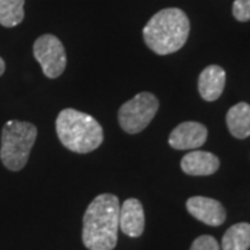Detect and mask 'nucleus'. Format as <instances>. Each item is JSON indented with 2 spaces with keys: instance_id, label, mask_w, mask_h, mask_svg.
I'll use <instances>...</instances> for the list:
<instances>
[{
  "instance_id": "nucleus-9",
  "label": "nucleus",
  "mask_w": 250,
  "mask_h": 250,
  "mask_svg": "<svg viewBox=\"0 0 250 250\" xmlns=\"http://www.w3.org/2000/svg\"><path fill=\"white\" fill-rule=\"evenodd\" d=\"M120 229L131 238L141 236L145 231V211L138 199H126L120 206Z\"/></svg>"
},
{
  "instance_id": "nucleus-3",
  "label": "nucleus",
  "mask_w": 250,
  "mask_h": 250,
  "mask_svg": "<svg viewBox=\"0 0 250 250\" xmlns=\"http://www.w3.org/2000/svg\"><path fill=\"white\" fill-rule=\"evenodd\" d=\"M60 142L71 152L89 153L103 142V128L98 120L74 108H64L56 120Z\"/></svg>"
},
{
  "instance_id": "nucleus-11",
  "label": "nucleus",
  "mask_w": 250,
  "mask_h": 250,
  "mask_svg": "<svg viewBox=\"0 0 250 250\" xmlns=\"http://www.w3.org/2000/svg\"><path fill=\"white\" fill-rule=\"evenodd\" d=\"M225 80L227 75L224 68L220 65H208L199 75L197 88L200 96L205 99L206 102H214L223 95L225 88Z\"/></svg>"
},
{
  "instance_id": "nucleus-2",
  "label": "nucleus",
  "mask_w": 250,
  "mask_h": 250,
  "mask_svg": "<svg viewBox=\"0 0 250 250\" xmlns=\"http://www.w3.org/2000/svg\"><path fill=\"white\" fill-rule=\"evenodd\" d=\"M190 31L188 16L181 9L170 7L156 13L143 28V39L156 54L178 52L187 43Z\"/></svg>"
},
{
  "instance_id": "nucleus-13",
  "label": "nucleus",
  "mask_w": 250,
  "mask_h": 250,
  "mask_svg": "<svg viewBox=\"0 0 250 250\" xmlns=\"http://www.w3.org/2000/svg\"><path fill=\"white\" fill-rule=\"evenodd\" d=\"M223 250H249L250 224L238 223L228 228L221 241Z\"/></svg>"
},
{
  "instance_id": "nucleus-8",
  "label": "nucleus",
  "mask_w": 250,
  "mask_h": 250,
  "mask_svg": "<svg viewBox=\"0 0 250 250\" xmlns=\"http://www.w3.org/2000/svg\"><path fill=\"white\" fill-rule=\"evenodd\" d=\"M187 208L189 214L210 227H218L225 221L227 211L224 206L211 197L193 196L188 199Z\"/></svg>"
},
{
  "instance_id": "nucleus-6",
  "label": "nucleus",
  "mask_w": 250,
  "mask_h": 250,
  "mask_svg": "<svg viewBox=\"0 0 250 250\" xmlns=\"http://www.w3.org/2000/svg\"><path fill=\"white\" fill-rule=\"evenodd\" d=\"M34 57L41 64L42 71L47 78L60 77L67 65L65 49L62 41L50 34L36 39L34 43Z\"/></svg>"
},
{
  "instance_id": "nucleus-4",
  "label": "nucleus",
  "mask_w": 250,
  "mask_h": 250,
  "mask_svg": "<svg viewBox=\"0 0 250 250\" xmlns=\"http://www.w3.org/2000/svg\"><path fill=\"white\" fill-rule=\"evenodd\" d=\"M38 136L34 124L10 120L1 129L0 160L10 171H20L25 167L29 153Z\"/></svg>"
},
{
  "instance_id": "nucleus-15",
  "label": "nucleus",
  "mask_w": 250,
  "mask_h": 250,
  "mask_svg": "<svg viewBox=\"0 0 250 250\" xmlns=\"http://www.w3.org/2000/svg\"><path fill=\"white\" fill-rule=\"evenodd\" d=\"M232 13L233 17L241 22L250 21V0H235Z\"/></svg>"
},
{
  "instance_id": "nucleus-14",
  "label": "nucleus",
  "mask_w": 250,
  "mask_h": 250,
  "mask_svg": "<svg viewBox=\"0 0 250 250\" xmlns=\"http://www.w3.org/2000/svg\"><path fill=\"white\" fill-rule=\"evenodd\" d=\"M25 0H0V25L13 28L24 20Z\"/></svg>"
},
{
  "instance_id": "nucleus-12",
  "label": "nucleus",
  "mask_w": 250,
  "mask_h": 250,
  "mask_svg": "<svg viewBox=\"0 0 250 250\" xmlns=\"http://www.w3.org/2000/svg\"><path fill=\"white\" fill-rule=\"evenodd\" d=\"M227 125L229 132L236 139H246L250 136V106L242 102L228 110Z\"/></svg>"
},
{
  "instance_id": "nucleus-16",
  "label": "nucleus",
  "mask_w": 250,
  "mask_h": 250,
  "mask_svg": "<svg viewBox=\"0 0 250 250\" xmlns=\"http://www.w3.org/2000/svg\"><path fill=\"white\" fill-rule=\"evenodd\" d=\"M190 250H220V245L213 236L202 235L193 241Z\"/></svg>"
},
{
  "instance_id": "nucleus-17",
  "label": "nucleus",
  "mask_w": 250,
  "mask_h": 250,
  "mask_svg": "<svg viewBox=\"0 0 250 250\" xmlns=\"http://www.w3.org/2000/svg\"><path fill=\"white\" fill-rule=\"evenodd\" d=\"M4 70H6V64H4V60H3V59L0 57V77L3 75Z\"/></svg>"
},
{
  "instance_id": "nucleus-10",
  "label": "nucleus",
  "mask_w": 250,
  "mask_h": 250,
  "mask_svg": "<svg viewBox=\"0 0 250 250\" xmlns=\"http://www.w3.org/2000/svg\"><path fill=\"white\" fill-rule=\"evenodd\" d=\"M181 168L188 175L205 177L214 174L220 168V160L213 153L195 150L189 152L182 157Z\"/></svg>"
},
{
  "instance_id": "nucleus-7",
  "label": "nucleus",
  "mask_w": 250,
  "mask_h": 250,
  "mask_svg": "<svg viewBox=\"0 0 250 250\" xmlns=\"http://www.w3.org/2000/svg\"><path fill=\"white\" fill-rule=\"evenodd\" d=\"M207 139V128L196 121H187L174 128L168 143L175 150H192L203 146Z\"/></svg>"
},
{
  "instance_id": "nucleus-1",
  "label": "nucleus",
  "mask_w": 250,
  "mask_h": 250,
  "mask_svg": "<svg viewBox=\"0 0 250 250\" xmlns=\"http://www.w3.org/2000/svg\"><path fill=\"white\" fill-rule=\"evenodd\" d=\"M118 220V197L111 193L95 197L83 214V245L89 250H114L120 229Z\"/></svg>"
},
{
  "instance_id": "nucleus-5",
  "label": "nucleus",
  "mask_w": 250,
  "mask_h": 250,
  "mask_svg": "<svg viewBox=\"0 0 250 250\" xmlns=\"http://www.w3.org/2000/svg\"><path fill=\"white\" fill-rule=\"evenodd\" d=\"M159 111V99L150 92H141L118 110V123L126 134H139Z\"/></svg>"
}]
</instances>
